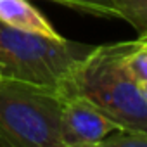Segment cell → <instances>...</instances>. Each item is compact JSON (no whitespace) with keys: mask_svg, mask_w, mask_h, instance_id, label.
Instances as JSON below:
<instances>
[{"mask_svg":"<svg viewBox=\"0 0 147 147\" xmlns=\"http://www.w3.org/2000/svg\"><path fill=\"white\" fill-rule=\"evenodd\" d=\"M131 42L94 47L64 78L62 99L83 97L111 118L119 130H147V102L126 67Z\"/></svg>","mask_w":147,"mask_h":147,"instance_id":"6da1fadb","label":"cell"},{"mask_svg":"<svg viewBox=\"0 0 147 147\" xmlns=\"http://www.w3.org/2000/svg\"><path fill=\"white\" fill-rule=\"evenodd\" d=\"M62 106L55 88L0 80V147H61Z\"/></svg>","mask_w":147,"mask_h":147,"instance_id":"7a4b0ae2","label":"cell"},{"mask_svg":"<svg viewBox=\"0 0 147 147\" xmlns=\"http://www.w3.org/2000/svg\"><path fill=\"white\" fill-rule=\"evenodd\" d=\"M94 45L21 31L0 21V67L5 78L59 88Z\"/></svg>","mask_w":147,"mask_h":147,"instance_id":"3957f363","label":"cell"},{"mask_svg":"<svg viewBox=\"0 0 147 147\" xmlns=\"http://www.w3.org/2000/svg\"><path fill=\"white\" fill-rule=\"evenodd\" d=\"M119 126L83 97L64 99L61 113V147H92Z\"/></svg>","mask_w":147,"mask_h":147,"instance_id":"277c9868","label":"cell"},{"mask_svg":"<svg viewBox=\"0 0 147 147\" xmlns=\"http://www.w3.org/2000/svg\"><path fill=\"white\" fill-rule=\"evenodd\" d=\"M0 21L21 31L38 33L50 38H62V35L50 24V21L28 0H0Z\"/></svg>","mask_w":147,"mask_h":147,"instance_id":"5b68a950","label":"cell"},{"mask_svg":"<svg viewBox=\"0 0 147 147\" xmlns=\"http://www.w3.org/2000/svg\"><path fill=\"white\" fill-rule=\"evenodd\" d=\"M118 19H125L138 33H147V0H113Z\"/></svg>","mask_w":147,"mask_h":147,"instance_id":"8992f818","label":"cell"},{"mask_svg":"<svg viewBox=\"0 0 147 147\" xmlns=\"http://www.w3.org/2000/svg\"><path fill=\"white\" fill-rule=\"evenodd\" d=\"M50 2L97 18H118L113 0H50Z\"/></svg>","mask_w":147,"mask_h":147,"instance_id":"52a82bcc","label":"cell"},{"mask_svg":"<svg viewBox=\"0 0 147 147\" xmlns=\"http://www.w3.org/2000/svg\"><path fill=\"white\" fill-rule=\"evenodd\" d=\"M125 62L131 78L138 85H145L147 83V43H144L140 36L135 40L133 47L126 54Z\"/></svg>","mask_w":147,"mask_h":147,"instance_id":"ba28073f","label":"cell"},{"mask_svg":"<svg viewBox=\"0 0 147 147\" xmlns=\"http://www.w3.org/2000/svg\"><path fill=\"white\" fill-rule=\"evenodd\" d=\"M100 145L106 147H147V130H116L106 137Z\"/></svg>","mask_w":147,"mask_h":147,"instance_id":"9c48e42d","label":"cell"},{"mask_svg":"<svg viewBox=\"0 0 147 147\" xmlns=\"http://www.w3.org/2000/svg\"><path fill=\"white\" fill-rule=\"evenodd\" d=\"M140 88H142V94H144V97H145V102H147V83H145V85H140Z\"/></svg>","mask_w":147,"mask_h":147,"instance_id":"30bf717a","label":"cell"},{"mask_svg":"<svg viewBox=\"0 0 147 147\" xmlns=\"http://www.w3.org/2000/svg\"><path fill=\"white\" fill-rule=\"evenodd\" d=\"M138 36L142 38V42H144V43H147V33H144V35H138Z\"/></svg>","mask_w":147,"mask_h":147,"instance_id":"8fae6325","label":"cell"},{"mask_svg":"<svg viewBox=\"0 0 147 147\" xmlns=\"http://www.w3.org/2000/svg\"><path fill=\"white\" fill-rule=\"evenodd\" d=\"M5 76H4V71H2V67H0V80H4Z\"/></svg>","mask_w":147,"mask_h":147,"instance_id":"7c38bea8","label":"cell"}]
</instances>
